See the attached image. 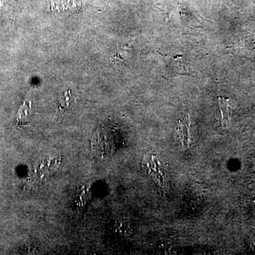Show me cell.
Instances as JSON below:
<instances>
[{"mask_svg":"<svg viewBox=\"0 0 255 255\" xmlns=\"http://www.w3.org/2000/svg\"><path fill=\"white\" fill-rule=\"evenodd\" d=\"M177 58H174V66L176 72L179 74H191V70L189 68L187 63L182 59V56L177 55Z\"/></svg>","mask_w":255,"mask_h":255,"instance_id":"cell-2","label":"cell"},{"mask_svg":"<svg viewBox=\"0 0 255 255\" xmlns=\"http://www.w3.org/2000/svg\"><path fill=\"white\" fill-rule=\"evenodd\" d=\"M219 101L221 112V123L223 127H228L231 117V108L228 103L229 100L226 97H219Z\"/></svg>","mask_w":255,"mask_h":255,"instance_id":"cell-1","label":"cell"}]
</instances>
